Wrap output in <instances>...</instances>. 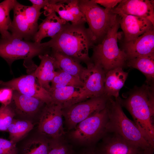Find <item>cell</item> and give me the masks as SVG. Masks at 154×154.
<instances>
[{
    "label": "cell",
    "mask_w": 154,
    "mask_h": 154,
    "mask_svg": "<svg viewBox=\"0 0 154 154\" xmlns=\"http://www.w3.org/2000/svg\"><path fill=\"white\" fill-rule=\"evenodd\" d=\"M62 107L52 102L46 104L40 114L38 130L45 137L60 139L64 134Z\"/></svg>",
    "instance_id": "obj_10"
},
{
    "label": "cell",
    "mask_w": 154,
    "mask_h": 154,
    "mask_svg": "<svg viewBox=\"0 0 154 154\" xmlns=\"http://www.w3.org/2000/svg\"><path fill=\"white\" fill-rule=\"evenodd\" d=\"M154 85L145 83L135 86L123 98H116L131 114L134 122L151 146L154 147Z\"/></svg>",
    "instance_id": "obj_1"
},
{
    "label": "cell",
    "mask_w": 154,
    "mask_h": 154,
    "mask_svg": "<svg viewBox=\"0 0 154 154\" xmlns=\"http://www.w3.org/2000/svg\"><path fill=\"white\" fill-rule=\"evenodd\" d=\"M117 15L123 33L124 42L133 40L154 28V25L146 18L122 13Z\"/></svg>",
    "instance_id": "obj_14"
},
{
    "label": "cell",
    "mask_w": 154,
    "mask_h": 154,
    "mask_svg": "<svg viewBox=\"0 0 154 154\" xmlns=\"http://www.w3.org/2000/svg\"><path fill=\"white\" fill-rule=\"evenodd\" d=\"M128 74L122 68H116L106 72L104 80V95L108 97L117 98Z\"/></svg>",
    "instance_id": "obj_22"
},
{
    "label": "cell",
    "mask_w": 154,
    "mask_h": 154,
    "mask_svg": "<svg viewBox=\"0 0 154 154\" xmlns=\"http://www.w3.org/2000/svg\"><path fill=\"white\" fill-rule=\"evenodd\" d=\"M126 65L137 69L145 76V83L154 84V54L135 58L127 60Z\"/></svg>",
    "instance_id": "obj_23"
},
{
    "label": "cell",
    "mask_w": 154,
    "mask_h": 154,
    "mask_svg": "<svg viewBox=\"0 0 154 154\" xmlns=\"http://www.w3.org/2000/svg\"><path fill=\"white\" fill-rule=\"evenodd\" d=\"M13 90L11 88L5 87L0 89V103L6 106L9 105L11 101Z\"/></svg>",
    "instance_id": "obj_32"
},
{
    "label": "cell",
    "mask_w": 154,
    "mask_h": 154,
    "mask_svg": "<svg viewBox=\"0 0 154 154\" xmlns=\"http://www.w3.org/2000/svg\"><path fill=\"white\" fill-rule=\"evenodd\" d=\"M49 140V147L47 154H71V150L65 143L59 140Z\"/></svg>",
    "instance_id": "obj_30"
},
{
    "label": "cell",
    "mask_w": 154,
    "mask_h": 154,
    "mask_svg": "<svg viewBox=\"0 0 154 154\" xmlns=\"http://www.w3.org/2000/svg\"><path fill=\"white\" fill-rule=\"evenodd\" d=\"M108 114L106 106L78 123L69 134L70 138L88 145L93 144L107 133Z\"/></svg>",
    "instance_id": "obj_8"
},
{
    "label": "cell",
    "mask_w": 154,
    "mask_h": 154,
    "mask_svg": "<svg viewBox=\"0 0 154 154\" xmlns=\"http://www.w3.org/2000/svg\"><path fill=\"white\" fill-rule=\"evenodd\" d=\"M83 86V82L80 79L61 69H58L51 82L49 92L51 90L64 87L70 86L81 88Z\"/></svg>",
    "instance_id": "obj_27"
},
{
    "label": "cell",
    "mask_w": 154,
    "mask_h": 154,
    "mask_svg": "<svg viewBox=\"0 0 154 154\" xmlns=\"http://www.w3.org/2000/svg\"><path fill=\"white\" fill-rule=\"evenodd\" d=\"M15 115L14 111L9 105L0 107V131H7Z\"/></svg>",
    "instance_id": "obj_29"
},
{
    "label": "cell",
    "mask_w": 154,
    "mask_h": 154,
    "mask_svg": "<svg viewBox=\"0 0 154 154\" xmlns=\"http://www.w3.org/2000/svg\"><path fill=\"white\" fill-rule=\"evenodd\" d=\"M98 4L103 6L105 8L111 10L117 5L122 0H93Z\"/></svg>",
    "instance_id": "obj_33"
},
{
    "label": "cell",
    "mask_w": 154,
    "mask_h": 154,
    "mask_svg": "<svg viewBox=\"0 0 154 154\" xmlns=\"http://www.w3.org/2000/svg\"><path fill=\"white\" fill-rule=\"evenodd\" d=\"M33 127L34 125L30 120L14 119L7 130L9 133L10 140L16 143L23 138Z\"/></svg>",
    "instance_id": "obj_25"
},
{
    "label": "cell",
    "mask_w": 154,
    "mask_h": 154,
    "mask_svg": "<svg viewBox=\"0 0 154 154\" xmlns=\"http://www.w3.org/2000/svg\"><path fill=\"white\" fill-rule=\"evenodd\" d=\"M0 86L38 98L46 104L53 102L50 93L40 86L33 72L8 81L0 80Z\"/></svg>",
    "instance_id": "obj_11"
},
{
    "label": "cell",
    "mask_w": 154,
    "mask_h": 154,
    "mask_svg": "<svg viewBox=\"0 0 154 154\" xmlns=\"http://www.w3.org/2000/svg\"><path fill=\"white\" fill-rule=\"evenodd\" d=\"M16 1L15 0H5L0 3V33L1 38H8L12 35L9 31L12 21L9 13Z\"/></svg>",
    "instance_id": "obj_26"
},
{
    "label": "cell",
    "mask_w": 154,
    "mask_h": 154,
    "mask_svg": "<svg viewBox=\"0 0 154 154\" xmlns=\"http://www.w3.org/2000/svg\"><path fill=\"white\" fill-rule=\"evenodd\" d=\"M81 154H99L96 149L92 148L88 149Z\"/></svg>",
    "instance_id": "obj_35"
},
{
    "label": "cell",
    "mask_w": 154,
    "mask_h": 154,
    "mask_svg": "<svg viewBox=\"0 0 154 154\" xmlns=\"http://www.w3.org/2000/svg\"><path fill=\"white\" fill-rule=\"evenodd\" d=\"M79 5L88 25L87 29L94 44L100 43L117 15L102 7L93 0H79Z\"/></svg>",
    "instance_id": "obj_5"
},
{
    "label": "cell",
    "mask_w": 154,
    "mask_h": 154,
    "mask_svg": "<svg viewBox=\"0 0 154 154\" xmlns=\"http://www.w3.org/2000/svg\"><path fill=\"white\" fill-rule=\"evenodd\" d=\"M98 148L99 154H138L143 150L118 134L107 133Z\"/></svg>",
    "instance_id": "obj_17"
},
{
    "label": "cell",
    "mask_w": 154,
    "mask_h": 154,
    "mask_svg": "<svg viewBox=\"0 0 154 154\" xmlns=\"http://www.w3.org/2000/svg\"><path fill=\"white\" fill-rule=\"evenodd\" d=\"M46 104L38 98L13 90L12 100L9 105L14 111L15 115L29 118L40 114Z\"/></svg>",
    "instance_id": "obj_18"
},
{
    "label": "cell",
    "mask_w": 154,
    "mask_h": 154,
    "mask_svg": "<svg viewBox=\"0 0 154 154\" xmlns=\"http://www.w3.org/2000/svg\"><path fill=\"white\" fill-rule=\"evenodd\" d=\"M49 140L44 137H39L30 140L25 145L23 154H47Z\"/></svg>",
    "instance_id": "obj_28"
},
{
    "label": "cell",
    "mask_w": 154,
    "mask_h": 154,
    "mask_svg": "<svg viewBox=\"0 0 154 154\" xmlns=\"http://www.w3.org/2000/svg\"><path fill=\"white\" fill-rule=\"evenodd\" d=\"M79 0H56L55 3L49 4L45 7L44 14L47 16L52 11H54L59 17L66 22L76 25L85 24V18L79 5Z\"/></svg>",
    "instance_id": "obj_13"
},
{
    "label": "cell",
    "mask_w": 154,
    "mask_h": 154,
    "mask_svg": "<svg viewBox=\"0 0 154 154\" xmlns=\"http://www.w3.org/2000/svg\"><path fill=\"white\" fill-rule=\"evenodd\" d=\"M154 149L142 150L138 154H154Z\"/></svg>",
    "instance_id": "obj_36"
},
{
    "label": "cell",
    "mask_w": 154,
    "mask_h": 154,
    "mask_svg": "<svg viewBox=\"0 0 154 154\" xmlns=\"http://www.w3.org/2000/svg\"><path fill=\"white\" fill-rule=\"evenodd\" d=\"M50 49L46 47L43 43L26 41L13 37H0V56L11 66L15 61L24 59V63L33 62L32 58L37 56L47 54Z\"/></svg>",
    "instance_id": "obj_6"
},
{
    "label": "cell",
    "mask_w": 154,
    "mask_h": 154,
    "mask_svg": "<svg viewBox=\"0 0 154 154\" xmlns=\"http://www.w3.org/2000/svg\"><path fill=\"white\" fill-rule=\"evenodd\" d=\"M67 22L58 17L55 11L51 12L38 25V30L34 37L33 41L41 43L42 40L45 38H54Z\"/></svg>",
    "instance_id": "obj_20"
},
{
    "label": "cell",
    "mask_w": 154,
    "mask_h": 154,
    "mask_svg": "<svg viewBox=\"0 0 154 154\" xmlns=\"http://www.w3.org/2000/svg\"><path fill=\"white\" fill-rule=\"evenodd\" d=\"M50 55L56 59L60 69L81 80L86 67L83 66L80 62L70 57L56 52L52 51Z\"/></svg>",
    "instance_id": "obj_24"
},
{
    "label": "cell",
    "mask_w": 154,
    "mask_h": 154,
    "mask_svg": "<svg viewBox=\"0 0 154 154\" xmlns=\"http://www.w3.org/2000/svg\"><path fill=\"white\" fill-rule=\"evenodd\" d=\"M119 26L117 15L102 41L94 45L92 48L91 62L99 64L106 73L116 68H123L126 65V56L117 44L118 31Z\"/></svg>",
    "instance_id": "obj_4"
},
{
    "label": "cell",
    "mask_w": 154,
    "mask_h": 154,
    "mask_svg": "<svg viewBox=\"0 0 154 154\" xmlns=\"http://www.w3.org/2000/svg\"><path fill=\"white\" fill-rule=\"evenodd\" d=\"M16 143L0 138V154H17Z\"/></svg>",
    "instance_id": "obj_31"
},
{
    "label": "cell",
    "mask_w": 154,
    "mask_h": 154,
    "mask_svg": "<svg viewBox=\"0 0 154 154\" xmlns=\"http://www.w3.org/2000/svg\"><path fill=\"white\" fill-rule=\"evenodd\" d=\"M40 9L33 5H23L17 1L13 9V20L9 29L12 35L26 41L33 40L38 30Z\"/></svg>",
    "instance_id": "obj_7"
},
{
    "label": "cell",
    "mask_w": 154,
    "mask_h": 154,
    "mask_svg": "<svg viewBox=\"0 0 154 154\" xmlns=\"http://www.w3.org/2000/svg\"><path fill=\"white\" fill-rule=\"evenodd\" d=\"M121 49L125 54L127 60L154 54V28L133 40L124 42Z\"/></svg>",
    "instance_id": "obj_16"
},
{
    "label": "cell",
    "mask_w": 154,
    "mask_h": 154,
    "mask_svg": "<svg viewBox=\"0 0 154 154\" xmlns=\"http://www.w3.org/2000/svg\"><path fill=\"white\" fill-rule=\"evenodd\" d=\"M154 0H122L111 11L146 18L154 25Z\"/></svg>",
    "instance_id": "obj_15"
},
{
    "label": "cell",
    "mask_w": 154,
    "mask_h": 154,
    "mask_svg": "<svg viewBox=\"0 0 154 154\" xmlns=\"http://www.w3.org/2000/svg\"><path fill=\"white\" fill-rule=\"evenodd\" d=\"M87 65L81 80L84 86L80 88L86 99L104 95L106 72L98 64L91 62Z\"/></svg>",
    "instance_id": "obj_12"
},
{
    "label": "cell",
    "mask_w": 154,
    "mask_h": 154,
    "mask_svg": "<svg viewBox=\"0 0 154 154\" xmlns=\"http://www.w3.org/2000/svg\"><path fill=\"white\" fill-rule=\"evenodd\" d=\"M33 5L40 8H44L50 3V0H30Z\"/></svg>",
    "instance_id": "obj_34"
},
{
    "label": "cell",
    "mask_w": 154,
    "mask_h": 154,
    "mask_svg": "<svg viewBox=\"0 0 154 154\" xmlns=\"http://www.w3.org/2000/svg\"><path fill=\"white\" fill-rule=\"evenodd\" d=\"M106 106L108 114L107 133L117 134L142 150L154 149L134 121L127 117L116 99L110 97Z\"/></svg>",
    "instance_id": "obj_3"
},
{
    "label": "cell",
    "mask_w": 154,
    "mask_h": 154,
    "mask_svg": "<svg viewBox=\"0 0 154 154\" xmlns=\"http://www.w3.org/2000/svg\"><path fill=\"white\" fill-rule=\"evenodd\" d=\"M52 102L60 105L62 108L86 100L82 93L80 88L65 86L51 90Z\"/></svg>",
    "instance_id": "obj_21"
},
{
    "label": "cell",
    "mask_w": 154,
    "mask_h": 154,
    "mask_svg": "<svg viewBox=\"0 0 154 154\" xmlns=\"http://www.w3.org/2000/svg\"><path fill=\"white\" fill-rule=\"evenodd\" d=\"M109 98L105 95L94 97L62 108L68 129H73L81 121L104 108Z\"/></svg>",
    "instance_id": "obj_9"
},
{
    "label": "cell",
    "mask_w": 154,
    "mask_h": 154,
    "mask_svg": "<svg viewBox=\"0 0 154 154\" xmlns=\"http://www.w3.org/2000/svg\"><path fill=\"white\" fill-rule=\"evenodd\" d=\"M38 56L40 62L33 73L40 86L49 92L56 70L60 69L56 59L50 55L45 54Z\"/></svg>",
    "instance_id": "obj_19"
},
{
    "label": "cell",
    "mask_w": 154,
    "mask_h": 154,
    "mask_svg": "<svg viewBox=\"0 0 154 154\" xmlns=\"http://www.w3.org/2000/svg\"><path fill=\"white\" fill-rule=\"evenodd\" d=\"M46 48L70 57L86 65L91 61L89 49L94 45L85 24L73 25L67 22L60 31L47 42Z\"/></svg>",
    "instance_id": "obj_2"
}]
</instances>
